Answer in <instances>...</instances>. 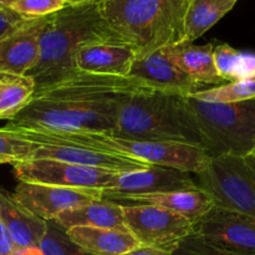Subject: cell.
<instances>
[{
    "mask_svg": "<svg viewBox=\"0 0 255 255\" xmlns=\"http://www.w3.org/2000/svg\"><path fill=\"white\" fill-rule=\"evenodd\" d=\"M151 89L131 76L76 72L37 87L30 104L6 124L11 128L111 132L122 105Z\"/></svg>",
    "mask_w": 255,
    "mask_h": 255,
    "instance_id": "1",
    "label": "cell"
},
{
    "mask_svg": "<svg viewBox=\"0 0 255 255\" xmlns=\"http://www.w3.org/2000/svg\"><path fill=\"white\" fill-rule=\"evenodd\" d=\"M99 41H121L105 22L99 0L66 5L50 15L40 39L39 59L26 75L32 77L37 89L76 74L74 57L77 50Z\"/></svg>",
    "mask_w": 255,
    "mask_h": 255,
    "instance_id": "2",
    "label": "cell"
},
{
    "mask_svg": "<svg viewBox=\"0 0 255 255\" xmlns=\"http://www.w3.org/2000/svg\"><path fill=\"white\" fill-rule=\"evenodd\" d=\"M188 0H99L107 26L137 57L184 41Z\"/></svg>",
    "mask_w": 255,
    "mask_h": 255,
    "instance_id": "3",
    "label": "cell"
},
{
    "mask_svg": "<svg viewBox=\"0 0 255 255\" xmlns=\"http://www.w3.org/2000/svg\"><path fill=\"white\" fill-rule=\"evenodd\" d=\"M109 133L120 138L177 142L203 148L187 96L153 89L129 97L120 109L115 128Z\"/></svg>",
    "mask_w": 255,
    "mask_h": 255,
    "instance_id": "4",
    "label": "cell"
},
{
    "mask_svg": "<svg viewBox=\"0 0 255 255\" xmlns=\"http://www.w3.org/2000/svg\"><path fill=\"white\" fill-rule=\"evenodd\" d=\"M209 157L246 158L255 152V99L217 104L187 96Z\"/></svg>",
    "mask_w": 255,
    "mask_h": 255,
    "instance_id": "5",
    "label": "cell"
},
{
    "mask_svg": "<svg viewBox=\"0 0 255 255\" xmlns=\"http://www.w3.org/2000/svg\"><path fill=\"white\" fill-rule=\"evenodd\" d=\"M197 176V186L206 192L214 207L255 218V171L246 158L211 157Z\"/></svg>",
    "mask_w": 255,
    "mask_h": 255,
    "instance_id": "6",
    "label": "cell"
},
{
    "mask_svg": "<svg viewBox=\"0 0 255 255\" xmlns=\"http://www.w3.org/2000/svg\"><path fill=\"white\" fill-rule=\"evenodd\" d=\"M127 229L141 247L172 253L193 232V223L156 206H122Z\"/></svg>",
    "mask_w": 255,
    "mask_h": 255,
    "instance_id": "7",
    "label": "cell"
},
{
    "mask_svg": "<svg viewBox=\"0 0 255 255\" xmlns=\"http://www.w3.org/2000/svg\"><path fill=\"white\" fill-rule=\"evenodd\" d=\"M12 166L19 182L102 191L109 188L119 174L109 169L47 158H29Z\"/></svg>",
    "mask_w": 255,
    "mask_h": 255,
    "instance_id": "8",
    "label": "cell"
},
{
    "mask_svg": "<svg viewBox=\"0 0 255 255\" xmlns=\"http://www.w3.org/2000/svg\"><path fill=\"white\" fill-rule=\"evenodd\" d=\"M193 233L217 248L239 255H255V218L212 207L197 223Z\"/></svg>",
    "mask_w": 255,
    "mask_h": 255,
    "instance_id": "9",
    "label": "cell"
},
{
    "mask_svg": "<svg viewBox=\"0 0 255 255\" xmlns=\"http://www.w3.org/2000/svg\"><path fill=\"white\" fill-rule=\"evenodd\" d=\"M197 188V182L191 173L169 167L151 166L143 171L117 174L111 186L102 191V199L119 202L128 197Z\"/></svg>",
    "mask_w": 255,
    "mask_h": 255,
    "instance_id": "10",
    "label": "cell"
},
{
    "mask_svg": "<svg viewBox=\"0 0 255 255\" xmlns=\"http://www.w3.org/2000/svg\"><path fill=\"white\" fill-rule=\"evenodd\" d=\"M17 202L44 221H54L60 213L102 199V189L72 188L19 182L12 192Z\"/></svg>",
    "mask_w": 255,
    "mask_h": 255,
    "instance_id": "11",
    "label": "cell"
},
{
    "mask_svg": "<svg viewBox=\"0 0 255 255\" xmlns=\"http://www.w3.org/2000/svg\"><path fill=\"white\" fill-rule=\"evenodd\" d=\"M31 158L57 159V161L81 164V166L109 169L117 173L143 171L151 167V164L132 158V157L114 153V152L105 151L101 148H95V147L67 143V142L36 143Z\"/></svg>",
    "mask_w": 255,
    "mask_h": 255,
    "instance_id": "12",
    "label": "cell"
},
{
    "mask_svg": "<svg viewBox=\"0 0 255 255\" xmlns=\"http://www.w3.org/2000/svg\"><path fill=\"white\" fill-rule=\"evenodd\" d=\"M49 16L26 19L0 39V72L26 75L36 64Z\"/></svg>",
    "mask_w": 255,
    "mask_h": 255,
    "instance_id": "13",
    "label": "cell"
},
{
    "mask_svg": "<svg viewBox=\"0 0 255 255\" xmlns=\"http://www.w3.org/2000/svg\"><path fill=\"white\" fill-rule=\"evenodd\" d=\"M128 76L143 81L147 86L157 91L191 96L204 89L187 76L169 55L168 49L163 47L146 56L134 60Z\"/></svg>",
    "mask_w": 255,
    "mask_h": 255,
    "instance_id": "14",
    "label": "cell"
},
{
    "mask_svg": "<svg viewBox=\"0 0 255 255\" xmlns=\"http://www.w3.org/2000/svg\"><path fill=\"white\" fill-rule=\"evenodd\" d=\"M136 52L122 41H99L84 45L74 57L80 72L109 76H128Z\"/></svg>",
    "mask_w": 255,
    "mask_h": 255,
    "instance_id": "15",
    "label": "cell"
},
{
    "mask_svg": "<svg viewBox=\"0 0 255 255\" xmlns=\"http://www.w3.org/2000/svg\"><path fill=\"white\" fill-rule=\"evenodd\" d=\"M0 218L15 249L39 248L47 231V222L27 211L5 189L0 188Z\"/></svg>",
    "mask_w": 255,
    "mask_h": 255,
    "instance_id": "16",
    "label": "cell"
},
{
    "mask_svg": "<svg viewBox=\"0 0 255 255\" xmlns=\"http://www.w3.org/2000/svg\"><path fill=\"white\" fill-rule=\"evenodd\" d=\"M66 236L80 251L89 255H125L138 248L129 231L95 227H72Z\"/></svg>",
    "mask_w": 255,
    "mask_h": 255,
    "instance_id": "17",
    "label": "cell"
},
{
    "mask_svg": "<svg viewBox=\"0 0 255 255\" xmlns=\"http://www.w3.org/2000/svg\"><path fill=\"white\" fill-rule=\"evenodd\" d=\"M121 206H156L197 223L213 207L212 199L202 189L168 192V193L134 196L117 202Z\"/></svg>",
    "mask_w": 255,
    "mask_h": 255,
    "instance_id": "18",
    "label": "cell"
},
{
    "mask_svg": "<svg viewBox=\"0 0 255 255\" xmlns=\"http://www.w3.org/2000/svg\"><path fill=\"white\" fill-rule=\"evenodd\" d=\"M213 44L196 45L194 42L182 41L167 46L169 55L179 69L202 87L219 86L224 80L218 74L213 56Z\"/></svg>",
    "mask_w": 255,
    "mask_h": 255,
    "instance_id": "19",
    "label": "cell"
},
{
    "mask_svg": "<svg viewBox=\"0 0 255 255\" xmlns=\"http://www.w3.org/2000/svg\"><path fill=\"white\" fill-rule=\"evenodd\" d=\"M54 221L65 231L72 227H95L128 231L121 204L107 199L90 202L70 211L62 212Z\"/></svg>",
    "mask_w": 255,
    "mask_h": 255,
    "instance_id": "20",
    "label": "cell"
},
{
    "mask_svg": "<svg viewBox=\"0 0 255 255\" xmlns=\"http://www.w3.org/2000/svg\"><path fill=\"white\" fill-rule=\"evenodd\" d=\"M239 0H188L184 16V41L194 42L226 16Z\"/></svg>",
    "mask_w": 255,
    "mask_h": 255,
    "instance_id": "21",
    "label": "cell"
},
{
    "mask_svg": "<svg viewBox=\"0 0 255 255\" xmlns=\"http://www.w3.org/2000/svg\"><path fill=\"white\" fill-rule=\"evenodd\" d=\"M36 85L29 75L0 72V121H11L32 100Z\"/></svg>",
    "mask_w": 255,
    "mask_h": 255,
    "instance_id": "22",
    "label": "cell"
},
{
    "mask_svg": "<svg viewBox=\"0 0 255 255\" xmlns=\"http://www.w3.org/2000/svg\"><path fill=\"white\" fill-rule=\"evenodd\" d=\"M213 56L218 74L224 82L255 79V54L243 52L229 44L213 47Z\"/></svg>",
    "mask_w": 255,
    "mask_h": 255,
    "instance_id": "23",
    "label": "cell"
},
{
    "mask_svg": "<svg viewBox=\"0 0 255 255\" xmlns=\"http://www.w3.org/2000/svg\"><path fill=\"white\" fill-rule=\"evenodd\" d=\"M197 100L217 104L241 102L255 99V79L227 82L211 89H202L191 95Z\"/></svg>",
    "mask_w": 255,
    "mask_h": 255,
    "instance_id": "24",
    "label": "cell"
},
{
    "mask_svg": "<svg viewBox=\"0 0 255 255\" xmlns=\"http://www.w3.org/2000/svg\"><path fill=\"white\" fill-rule=\"evenodd\" d=\"M35 147L36 143L24 138L15 131L5 127L0 128V159L5 163L14 164L31 158Z\"/></svg>",
    "mask_w": 255,
    "mask_h": 255,
    "instance_id": "25",
    "label": "cell"
},
{
    "mask_svg": "<svg viewBox=\"0 0 255 255\" xmlns=\"http://www.w3.org/2000/svg\"><path fill=\"white\" fill-rule=\"evenodd\" d=\"M39 249L44 255H89L80 251L66 236V231L55 221H47V231Z\"/></svg>",
    "mask_w": 255,
    "mask_h": 255,
    "instance_id": "26",
    "label": "cell"
},
{
    "mask_svg": "<svg viewBox=\"0 0 255 255\" xmlns=\"http://www.w3.org/2000/svg\"><path fill=\"white\" fill-rule=\"evenodd\" d=\"M66 6L64 0H16L9 6L12 11L26 19L44 17L55 14Z\"/></svg>",
    "mask_w": 255,
    "mask_h": 255,
    "instance_id": "27",
    "label": "cell"
},
{
    "mask_svg": "<svg viewBox=\"0 0 255 255\" xmlns=\"http://www.w3.org/2000/svg\"><path fill=\"white\" fill-rule=\"evenodd\" d=\"M172 255H239L227 252L224 249L217 248L212 244L207 243L204 239L198 237L192 232L187 236L176 249L172 252Z\"/></svg>",
    "mask_w": 255,
    "mask_h": 255,
    "instance_id": "28",
    "label": "cell"
},
{
    "mask_svg": "<svg viewBox=\"0 0 255 255\" xmlns=\"http://www.w3.org/2000/svg\"><path fill=\"white\" fill-rule=\"evenodd\" d=\"M25 20L26 17H22L9 7H0V39L19 26Z\"/></svg>",
    "mask_w": 255,
    "mask_h": 255,
    "instance_id": "29",
    "label": "cell"
},
{
    "mask_svg": "<svg viewBox=\"0 0 255 255\" xmlns=\"http://www.w3.org/2000/svg\"><path fill=\"white\" fill-rule=\"evenodd\" d=\"M15 247L10 239L9 233L0 218V255H11L14 253Z\"/></svg>",
    "mask_w": 255,
    "mask_h": 255,
    "instance_id": "30",
    "label": "cell"
},
{
    "mask_svg": "<svg viewBox=\"0 0 255 255\" xmlns=\"http://www.w3.org/2000/svg\"><path fill=\"white\" fill-rule=\"evenodd\" d=\"M125 255H172V253L159 251V249L148 248V247H138V248H136L134 251L129 252V253Z\"/></svg>",
    "mask_w": 255,
    "mask_h": 255,
    "instance_id": "31",
    "label": "cell"
},
{
    "mask_svg": "<svg viewBox=\"0 0 255 255\" xmlns=\"http://www.w3.org/2000/svg\"><path fill=\"white\" fill-rule=\"evenodd\" d=\"M11 255H44L39 248H22L15 249Z\"/></svg>",
    "mask_w": 255,
    "mask_h": 255,
    "instance_id": "32",
    "label": "cell"
},
{
    "mask_svg": "<svg viewBox=\"0 0 255 255\" xmlns=\"http://www.w3.org/2000/svg\"><path fill=\"white\" fill-rule=\"evenodd\" d=\"M66 2V5H80L85 4V2H91L96 1V0H64Z\"/></svg>",
    "mask_w": 255,
    "mask_h": 255,
    "instance_id": "33",
    "label": "cell"
},
{
    "mask_svg": "<svg viewBox=\"0 0 255 255\" xmlns=\"http://www.w3.org/2000/svg\"><path fill=\"white\" fill-rule=\"evenodd\" d=\"M246 161H247V163H248L249 166H251L252 168H253L255 171V152H254V153L249 154V156H247Z\"/></svg>",
    "mask_w": 255,
    "mask_h": 255,
    "instance_id": "34",
    "label": "cell"
},
{
    "mask_svg": "<svg viewBox=\"0 0 255 255\" xmlns=\"http://www.w3.org/2000/svg\"><path fill=\"white\" fill-rule=\"evenodd\" d=\"M16 0H0V7H9Z\"/></svg>",
    "mask_w": 255,
    "mask_h": 255,
    "instance_id": "35",
    "label": "cell"
},
{
    "mask_svg": "<svg viewBox=\"0 0 255 255\" xmlns=\"http://www.w3.org/2000/svg\"><path fill=\"white\" fill-rule=\"evenodd\" d=\"M0 164H5V162H4V161H1V159H0Z\"/></svg>",
    "mask_w": 255,
    "mask_h": 255,
    "instance_id": "36",
    "label": "cell"
}]
</instances>
